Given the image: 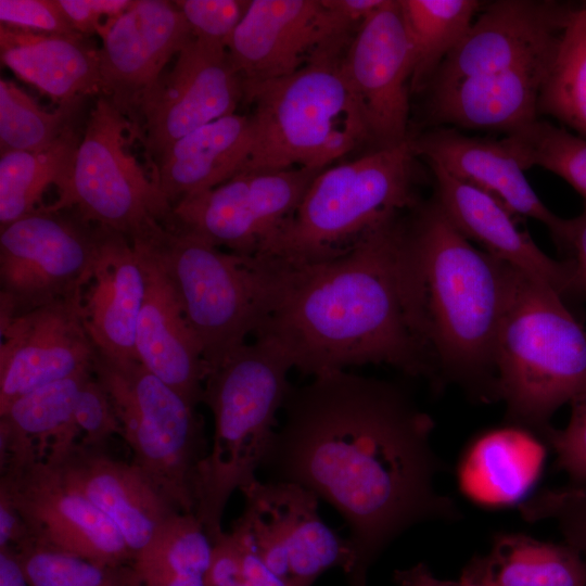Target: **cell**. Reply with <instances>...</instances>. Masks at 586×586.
<instances>
[{"instance_id": "1", "label": "cell", "mask_w": 586, "mask_h": 586, "mask_svg": "<svg viewBox=\"0 0 586 586\" xmlns=\"http://www.w3.org/2000/svg\"><path fill=\"white\" fill-rule=\"evenodd\" d=\"M262 468L329 502L349 527V586H367L370 566L411 526L456 520L435 487L442 464L432 418L400 385L339 370L292 387Z\"/></svg>"}, {"instance_id": "2", "label": "cell", "mask_w": 586, "mask_h": 586, "mask_svg": "<svg viewBox=\"0 0 586 586\" xmlns=\"http://www.w3.org/2000/svg\"><path fill=\"white\" fill-rule=\"evenodd\" d=\"M402 214L335 257L270 258L271 285L255 339L275 343L304 374L386 365L435 385L417 323Z\"/></svg>"}, {"instance_id": "3", "label": "cell", "mask_w": 586, "mask_h": 586, "mask_svg": "<svg viewBox=\"0 0 586 586\" xmlns=\"http://www.w3.org/2000/svg\"><path fill=\"white\" fill-rule=\"evenodd\" d=\"M412 211L406 259L436 386L456 383L477 400H494L495 343L514 268L476 249L434 198Z\"/></svg>"}, {"instance_id": "4", "label": "cell", "mask_w": 586, "mask_h": 586, "mask_svg": "<svg viewBox=\"0 0 586 586\" xmlns=\"http://www.w3.org/2000/svg\"><path fill=\"white\" fill-rule=\"evenodd\" d=\"M292 369L279 346L255 339L206 373L202 402L213 415L214 436L199 470L195 515L213 544L225 533L221 522L229 498L257 479L292 388Z\"/></svg>"}, {"instance_id": "5", "label": "cell", "mask_w": 586, "mask_h": 586, "mask_svg": "<svg viewBox=\"0 0 586 586\" xmlns=\"http://www.w3.org/2000/svg\"><path fill=\"white\" fill-rule=\"evenodd\" d=\"M352 38L335 39L295 73L245 91L244 100L253 104V148L241 171H321L352 151L372 145L343 72Z\"/></svg>"}, {"instance_id": "6", "label": "cell", "mask_w": 586, "mask_h": 586, "mask_svg": "<svg viewBox=\"0 0 586 586\" xmlns=\"http://www.w3.org/2000/svg\"><path fill=\"white\" fill-rule=\"evenodd\" d=\"M495 371L508 418L542 436L556 410L586 390V329L555 289L515 268Z\"/></svg>"}, {"instance_id": "7", "label": "cell", "mask_w": 586, "mask_h": 586, "mask_svg": "<svg viewBox=\"0 0 586 586\" xmlns=\"http://www.w3.org/2000/svg\"><path fill=\"white\" fill-rule=\"evenodd\" d=\"M416 157L409 138L321 170L260 257L288 263L329 259L412 209L419 204Z\"/></svg>"}, {"instance_id": "8", "label": "cell", "mask_w": 586, "mask_h": 586, "mask_svg": "<svg viewBox=\"0 0 586 586\" xmlns=\"http://www.w3.org/2000/svg\"><path fill=\"white\" fill-rule=\"evenodd\" d=\"M138 240L149 245L168 276L207 371L256 332L271 285L269 258L221 250L174 225Z\"/></svg>"}, {"instance_id": "9", "label": "cell", "mask_w": 586, "mask_h": 586, "mask_svg": "<svg viewBox=\"0 0 586 586\" xmlns=\"http://www.w3.org/2000/svg\"><path fill=\"white\" fill-rule=\"evenodd\" d=\"M92 371L112 400L131 462L178 511L195 514L199 470L209 450L196 406L139 360L97 351Z\"/></svg>"}, {"instance_id": "10", "label": "cell", "mask_w": 586, "mask_h": 586, "mask_svg": "<svg viewBox=\"0 0 586 586\" xmlns=\"http://www.w3.org/2000/svg\"><path fill=\"white\" fill-rule=\"evenodd\" d=\"M131 122L105 97L97 100L67 180L58 189L55 211H72L130 241L161 225H173V205L129 149Z\"/></svg>"}, {"instance_id": "11", "label": "cell", "mask_w": 586, "mask_h": 586, "mask_svg": "<svg viewBox=\"0 0 586 586\" xmlns=\"http://www.w3.org/2000/svg\"><path fill=\"white\" fill-rule=\"evenodd\" d=\"M240 492L244 509L230 531L288 586H313L332 568L346 576L351 573L353 545L323 522L313 492L295 483L258 479Z\"/></svg>"}, {"instance_id": "12", "label": "cell", "mask_w": 586, "mask_h": 586, "mask_svg": "<svg viewBox=\"0 0 586 586\" xmlns=\"http://www.w3.org/2000/svg\"><path fill=\"white\" fill-rule=\"evenodd\" d=\"M40 205L1 228L0 317L77 296L100 226Z\"/></svg>"}, {"instance_id": "13", "label": "cell", "mask_w": 586, "mask_h": 586, "mask_svg": "<svg viewBox=\"0 0 586 586\" xmlns=\"http://www.w3.org/2000/svg\"><path fill=\"white\" fill-rule=\"evenodd\" d=\"M320 171H240L173 206L174 226L226 251L260 256L290 219Z\"/></svg>"}, {"instance_id": "14", "label": "cell", "mask_w": 586, "mask_h": 586, "mask_svg": "<svg viewBox=\"0 0 586 586\" xmlns=\"http://www.w3.org/2000/svg\"><path fill=\"white\" fill-rule=\"evenodd\" d=\"M243 84L226 47L195 38L143 98L132 124L152 165L177 140L235 113Z\"/></svg>"}, {"instance_id": "15", "label": "cell", "mask_w": 586, "mask_h": 586, "mask_svg": "<svg viewBox=\"0 0 586 586\" xmlns=\"http://www.w3.org/2000/svg\"><path fill=\"white\" fill-rule=\"evenodd\" d=\"M0 489L21 513L31 546L103 565L132 563L133 553L113 522L43 459L1 468Z\"/></svg>"}, {"instance_id": "16", "label": "cell", "mask_w": 586, "mask_h": 586, "mask_svg": "<svg viewBox=\"0 0 586 586\" xmlns=\"http://www.w3.org/2000/svg\"><path fill=\"white\" fill-rule=\"evenodd\" d=\"M575 9L557 1L492 2L477 14L426 90L523 66L552 65Z\"/></svg>"}, {"instance_id": "17", "label": "cell", "mask_w": 586, "mask_h": 586, "mask_svg": "<svg viewBox=\"0 0 586 586\" xmlns=\"http://www.w3.org/2000/svg\"><path fill=\"white\" fill-rule=\"evenodd\" d=\"M343 72L372 149L407 141L412 52L399 0H385L356 29L343 56Z\"/></svg>"}, {"instance_id": "18", "label": "cell", "mask_w": 586, "mask_h": 586, "mask_svg": "<svg viewBox=\"0 0 586 586\" xmlns=\"http://www.w3.org/2000/svg\"><path fill=\"white\" fill-rule=\"evenodd\" d=\"M357 28L328 0H250L227 50L245 93L295 73L320 48Z\"/></svg>"}, {"instance_id": "19", "label": "cell", "mask_w": 586, "mask_h": 586, "mask_svg": "<svg viewBox=\"0 0 586 586\" xmlns=\"http://www.w3.org/2000/svg\"><path fill=\"white\" fill-rule=\"evenodd\" d=\"M98 34L100 95L133 124L145 94L192 38L190 27L173 1L136 0Z\"/></svg>"}, {"instance_id": "20", "label": "cell", "mask_w": 586, "mask_h": 586, "mask_svg": "<svg viewBox=\"0 0 586 586\" xmlns=\"http://www.w3.org/2000/svg\"><path fill=\"white\" fill-rule=\"evenodd\" d=\"M95 354L77 296L0 317V411L40 386L92 368Z\"/></svg>"}, {"instance_id": "21", "label": "cell", "mask_w": 586, "mask_h": 586, "mask_svg": "<svg viewBox=\"0 0 586 586\" xmlns=\"http://www.w3.org/2000/svg\"><path fill=\"white\" fill-rule=\"evenodd\" d=\"M144 294L138 250L125 235L100 226L92 260L77 292L80 318L99 353L138 360L136 331Z\"/></svg>"}, {"instance_id": "22", "label": "cell", "mask_w": 586, "mask_h": 586, "mask_svg": "<svg viewBox=\"0 0 586 586\" xmlns=\"http://www.w3.org/2000/svg\"><path fill=\"white\" fill-rule=\"evenodd\" d=\"M43 460L113 522L133 559L178 511L132 462L118 460L104 448L77 442Z\"/></svg>"}, {"instance_id": "23", "label": "cell", "mask_w": 586, "mask_h": 586, "mask_svg": "<svg viewBox=\"0 0 586 586\" xmlns=\"http://www.w3.org/2000/svg\"><path fill=\"white\" fill-rule=\"evenodd\" d=\"M429 166L436 182L434 199L460 233L493 257L547 283L564 300L577 296L568 262L544 253L520 228L521 217L487 192Z\"/></svg>"}, {"instance_id": "24", "label": "cell", "mask_w": 586, "mask_h": 586, "mask_svg": "<svg viewBox=\"0 0 586 586\" xmlns=\"http://www.w3.org/2000/svg\"><path fill=\"white\" fill-rule=\"evenodd\" d=\"M145 275V294L136 331L138 360L196 406L207 373L201 345L174 286L149 245L131 241Z\"/></svg>"}, {"instance_id": "25", "label": "cell", "mask_w": 586, "mask_h": 586, "mask_svg": "<svg viewBox=\"0 0 586 586\" xmlns=\"http://www.w3.org/2000/svg\"><path fill=\"white\" fill-rule=\"evenodd\" d=\"M410 144L428 165L487 192L519 217L538 220L553 239L558 235L564 219L542 202L504 139L469 137L444 126L410 138Z\"/></svg>"}, {"instance_id": "26", "label": "cell", "mask_w": 586, "mask_h": 586, "mask_svg": "<svg viewBox=\"0 0 586 586\" xmlns=\"http://www.w3.org/2000/svg\"><path fill=\"white\" fill-rule=\"evenodd\" d=\"M550 68L523 66L429 89V117L456 129L511 132L539 118V94Z\"/></svg>"}, {"instance_id": "27", "label": "cell", "mask_w": 586, "mask_h": 586, "mask_svg": "<svg viewBox=\"0 0 586 586\" xmlns=\"http://www.w3.org/2000/svg\"><path fill=\"white\" fill-rule=\"evenodd\" d=\"M0 58L21 80L58 105L100 93L99 49L87 36L35 33L1 24Z\"/></svg>"}, {"instance_id": "28", "label": "cell", "mask_w": 586, "mask_h": 586, "mask_svg": "<svg viewBox=\"0 0 586 586\" xmlns=\"http://www.w3.org/2000/svg\"><path fill=\"white\" fill-rule=\"evenodd\" d=\"M252 148L251 117L234 113L177 140L153 164L152 178L174 206L239 174Z\"/></svg>"}, {"instance_id": "29", "label": "cell", "mask_w": 586, "mask_h": 586, "mask_svg": "<svg viewBox=\"0 0 586 586\" xmlns=\"http://www.w3.org/2000/svg\"><path fill=\"white\" fill-rule=\"evenodd\" d=\"M92 368L40 386L0 411V462L48 459L79 442L75 421L79 391Z\"/></svg>"}, {"instance_id": "30", "label": "cell", "mask_w": 586, "mask_h": 586, "mask_svg": "<svg viewBox=\"0 0 586 586\" xmlns=\"http://www.w3.org/2000/svg\"><path fill=\"white\" fill-rule=\"evenodd\" d=\"M460 577L479 586H586V559L565 542L506 533L472 558Z\"/></svg>"}, {"instance_id": "31", "label": "cell", "mask_w": 586, "mask_h": 586, "mask_svg": "<svg viewBox=\"0 0 586 586\" xmlns=\"http://www.w3.org/2000/svg\"><path fill=\"white\" fill-rule=\"evenodd\" d=\"M412 52L410 92L429 88L483 4L477 0H399Z\"/></svg>"}, {"instance_id": "32", "label": "cell", "mask_w": 586, "mask_h": 586, "mask_svg": "<svg viewBox=\"0 0 586 586\" xmlns=\"http://www.w3.org/2000/svg\"><path fill=\"white\" fill-rule=\"evenodd\" d=\"M79 136L72 124L50 145L0 156V228L37 208L46 189H59L68 178Z\"/></svg>"}, {"instance_id": "33", "label": "cell", "mask_w": 586, "mask_h": 586, "mask_svg": "<svg viewBox=\"0 0 586 586\" xmlns=\"http://www.w3.org/2000/svg\"><path fill=\"white\" fill-rule=\"evenodd\" d=\"M213 548L196 515L177 511L157 528L132 566L143 586H161L182 576L208 577Z\"/></svg>"}, {"instance_id": "34", "label": "cell", "mask_w": 586, "mask_h": 586, "mask_svg": "<svg viewBox=\"0 0 586 586\" xmlns=\"http://www.w3.org/2000/svg\"><path fill=\"white\" fill-rule=\"evenodd\" d=\"M538 115L586 138V5L570 17L539 94Z\"/></svg>"}, {"instance_id": "35", "label": "cell", "mask_w": 586, "mask_h": 586, "mask_svg": "<svg viewBox=\"0 0 586 586\" xmlns=\"http://www.w3.org/2000/svg\"><path fill=\"white\" fill-rule=\"evenodd\" d=\"M502 139L524 171L542 167L565 180L586 201V138L539 117Z\"/></svg>"}, {"instance_id": "36", "label": "cell", "mask_w": 586, "mask_h": 586, "mask_svg": "<svg viewBox=\"0 0 586 586\" xmlns=\"http://www.w3.org/2000/svg\"><path fill=\"white\" fill-rule=\"evenodd\" d=\"M78 103L42 109L15 84L0 80V151L39 150L54 142L72 124Z\"/></svg>"}, {"instance_id": "37", "label": "cell", "mask_w": 586, "mask_h": 586, "mask_svg": "<svg viewBox=\"0 0 586 586\" xmlns=\"http://www.w3.org/2000/svg\"><path fill=\"white\" fill-rule=\"evenodd\" d=\"M17 552L29 586H143L132 563L103 565L35 546Z\"/></svg>"}, {"instance_id": "38", "label": "cell", "mask_w": 586, "mask_h": 586, "mask_svg": "<svg viewBox=\"0 0 586 586\" xmlns=\"http://www.w3.org/2000/svg\"><path fill=\"white\" fill-rule=\"evenodd\" d=\"M522 517L530 522L552 520L564 542L586 559V486L568 485L544 489L520 506Z\"/></svg>"}, {"instance_id": "39", "label": "cell", "mask_w": 586, "mask_h": 586, "mask_svg": "<svg viewBox=\"0 0 586 586\" xmlns=\"http://www.w3.org/2000/svg\"><path fill=\"white\" fill-rule=\"evenodd\" d=\"M213 546L209 586H288L231 531Z\"/></svg>"}, {"instance_id": "40", "label": "cell", "mask_w": 586, "mask_h": 586, "mask_svg": "<svg viewBox=\"0 0 586 586\" xmlns=\"http://www.w3.org/2000/svg\"><path fill=\"white\" fill-rule=\"evenodd\" d=\"M173 2L186 18L193 38L226 48L250 4V0Z\"/></svg>"}, {"instance_id": "41", "label": "cell", "mask_w": 586, "mask_h": 586, "mask_svg": "<svg viewBox=\"0 0 586 586\" xmlns=\"http://www.w3.org/2000/svg\"><path fill=\"white\" fill-rule=\"evenodd\" d=\"M79 442L86 446L105 448L114 435L122 436V426L112 400L93 371L84 382L75 407Z\"/></svg>"}, {"instance_id": "42", "label": "cell", "mask_w": 586, "mask_h": 586, "mask_svg": "<svg viewBox=\"0 0 586 586\" xmlns=\"http://www.w3.org/2000/svg\"><path fill=\"white\" fill-rule=\"evenodd\" d=\"M570 404L566 426H550L543 437L555 451L556 467L569 475L571 484L586 486V390Z\"/></svg>"}, {"instance_id": "43", "label": "cell", "mask_w": 586, "mask_h": 586, "mask_svg": "<svg viewBox=\"0 0 586 586\" xmlns=\"http://www.w3.org/2000/svg\"><path fill=\"white\" fill-rule=\"evenodd\" d=\"M0 21L2 25L35 33L78 34L59 0H0Z\"/></svg>"}, {"instance_id": "44", "label": "cell", "mask_w": 586, "mask_h": 586, "mask_svg": "<svg viewBox=\"0 0 586 586\" xmlns=\"http://www.w3.org/2000/svg\"><path fill=\"white\" fill-rule=\"evenodd\" d=\"M60 5L71 21L74 29L89 37L99 33L103 17L116 18L126 12L133 1L130 0H59Z\"/></svg>"}, {"instance_id": "45", "label": "cell", "mask_w": 586, "mask_h": 586, "mask_svg": "<svg viewBox=\"0 0 586 586\" xmlns=\"http://www.w3.org/2000/svg\"><path fill=\"white\" fill-rule=\"evenodd\" d=\"M555 242L568 254L576 293L586 297V201L583 212L564 219Z\"/></svg>"}, {"instance_id": "46", "label": "cell", "mask_w": 586, "mask_h": 586, "mask_svg": "<svg viewBox=\"0 0 586 586\" xmlns=\"http://www.w3.org/2000/svg\"><path fill=\"white\" fill-rule=\"evenodd\" d=\"M31 546L27 526L5 492L0 489V549L21 551Z\"/></svg>"}, {"instance_id": "47", "label": "cell", "mask_w": 586, "mask_h": 586, "mask_svg": "<svg viewBox=\"0 0 586 586\" xmlns=\"http://www.w3.org/2000/svg\"><path fill=\"white\" fill-rule=\"evenodd\" d=\"M393 583L394 586H479L462 577L456 581L440 578L422 562L394 571Z\"/></svg>"}, {"instance_id": "48", "label": "cell", "mask_w": 586, "mask_h": 586, "mask_svg": "<svg viewBox=\"0 0 586 586\" xmlns=\"http://www.w3.org/2000/svg\"><path fill=\"white\" fill-rule=\"evenodd\" d=\"M0 586H29L20 555L14 549H0Z\"/></svg>"}]
</instances>
